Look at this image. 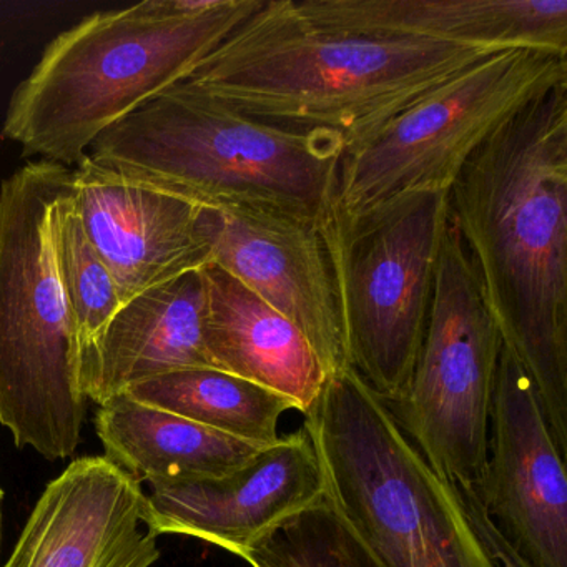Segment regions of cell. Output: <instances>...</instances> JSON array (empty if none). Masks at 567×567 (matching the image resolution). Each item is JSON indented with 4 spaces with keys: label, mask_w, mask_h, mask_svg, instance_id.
I'll return each instance as SVG.
<instances>
[{
    "label": "cell",
    "mask_w": 567,
    "mask_h": 567,
    "mask_svg": "<svg viewBox=\"0 0 567 567\" xmlns=\"http://www.w3.org/2000/svg\"><path fill=\"white\" fill-rule=\"evenodd\" d=\"M504 347L567 457V81L501 124L447 192Z\"/></svg>",
    "instance_id": "1"
},
{
    "label": "cell",
    "mask_w": 567,
    "mask_h": 567,
    "mask_svg": "<svg viewBox=\"0 0 567 567\" xmlns=\"http://www.w3.org/2000/svg\"><path fill=\"white\" fill-rule=\"evenodd\" d=\"M496 52L330 31L301 18L293 0H261L184 82L248 117L333 132L350 151L421 95Z\"/></svg>",
    "instance_id": "2"
},
{
    "label": "cell",
    "mask_w": 567,
    "mask_h": 567,
    "mask_svg": "<svg viewBox=\"0 0 567 567\" xmlns=\"http://www.w3.org/2000/svg\"><path fill=\"white\" fill-rule=\"evenodd\" d=\"M261 0H144L52 39L16 87L2 137L75 167L109 128L190 78Z\"/></svg>",
    "instance_id": "3"
},
{
    "label": "cell",
    "mask_w": 567,
    "mask_h": 567,
    "mask_svg": "<svg viewBox=\"0 0 567 567\" xmlns=\"http://www.w3.org/2000/svg\"><path fill=\"white\" fill-rule=\"evenodd\" d=\"M344 152L333 132L268 124L182 82L105 131L87 155L202 207H265L323 220Z\"/></svg>",
    "instance_id": "4"
},
{
    "label": "cell",
    "mask_w": 567,
    "mask_h": 567,
    "mask_svg": "<svg viewBox=\"0 0 567 567\" xmlns=\"http://www.w3.org/2000/svg\"><path fill=\"white\" fill-rule=\"evenodd\" d=\"M303 430L328 503L378 566L497 567L457 487L434 473L353 368L327 378Z\"/></svg>",
    "instance_id": "5"
},
{
    "label": "cell",
    "mask_w": 567,
    "mask_h": 567,
    "mask_svg": "<svg viewBox=\"0 0 567 567\" xmlns=\"http://www.w3.org/2000/svg\"><path fill=\"white\" fill-rule=\"evenodd\" d=\"M71 181L72 168L38 161L0 185V424L49 461L78 451L89 408L52 244Z\"/></svg>",
    "instance_id": "6"
},
{
    "label": "cell",
    "mask_w": 567,
    "mask_h": 567,
    "mask_svg": "<svg viewBox=\"0 0 567 567\" xmlns=\"http://www.w3.org/2000/svg\"><path fill=\"white\" fill-rule=\"evenodd\" d=\"M447 194L403 195L321 221L348 363L386 404L406 393L433 300Z\"/></svg>",
    "instance_id": "7"
},
{
    "label": "cell",
    "mask_w": 567,
    "mask_h": 567,
    "mask_svg": "<svg viewBox=\"0 0 567 567\" xmlns=\"http://www.w3.org/2000/svg\"><path fill=\"white\" fill-rule=\"evenodd\" d=\"M566 81L567 55L539 49H507L463 69L344 152L334 212L354 218L403 195L447 194L501 124Z\"/></svg>",
    "instance_id": "8"
},
{
    "label": "cell",
    "mask_w": 567,
    "mask_h": 567,
    "mask_svg": "<svg viewBox=\"0 0 567 567\" xmlns=\"http://www.w3.org/2000/svg\"><path fill=\"white\" fill-rule=\"evenodd\" d=\"M503 337L476 268L447 224L423 343L406 393L388 404L434 473L474 489L487 456Z\"/></svg>",
    "instance_id": "9"
},
{
    "label": "cell",
    "mask_w": 567,
    "mask_h": 567,
    "mask_svg": "<svg viewBox=\"0 0 567 567\" xmlns=\"http://www.w3.org/2000/svg\"><path fill=\"white\" fill-rule=\"evenodd\" d=\"M474 496L530 567H567L566 457L529 374L506 347L497 367L483 474Z\"/></svg>",
    "instance_id": "10"
},
{
    "label": "cell",
    "mask_w": 567,
    "mask_h": 567,
    "mask_svg": "<svg viewBox=\"0 0 567 567\" xmlns=\"http://www.w3.org/2000/svg\"><path fill=\"white\" fill-rule=\"evenodd\" d=\"M321 221L265 207H202L217 265L307 337L328 377L350 367Z\"/></svg>",
    "instance_id": "11"
},
{
    "label": "cell",
    "mask_w": 567,
    "mask_h": 567,
    "mask_svg": "<svg viewBox=\"0 0 567 567\" xmlns=\"http://www.w3.org/2000/svg\"><path fill=\"white\" fill-rule=\"evenodd\" d=\"M324 493L317 451L300 430L227 476L154 484L145 494L142 520L154 536L195 537L244 559L255 544L320 503Z\"/></svg>",
    "instance_id": "12"
},
{
    "label": "cell",
    "mask_w": 567,
    "mask_h": 567,
    "mask_svg": "<svg viewBox=\"0 0 567 567\" xmlns=\"http://www.w3.org/2000/svg\"><path fill=\"white\" fill-rule=\"evenodd\" d=\"M142 484L105 456L72 461L39 497L2 567H152Z\"/></svg>",
    "instance_id": "13"
},
{
    "label": "cell",
    "mask_w": 567,
    "mask_h": 567,
    "mask_svg": "<svg viewBox=\"0 0 567 567\" xmlns=\"http://www.w3.org/2000/svg\"><path fill=\"white\" fill-rule=\"evenodd\" d=\"M82 224L124 303L210 264L202 205L132 181L89 155L72 168Z\"/></svg>",
    "instance_id": "14"
},
{
    "label": "cell",
    "mask_w": 567,
    "mask_h": 567,
    "mask_svg": "<svg viewBox=\"0 0 567 567\" xmlns=\"http://www.w3.org/2000/svg\"><path fill=\"white\" fill-rule=\"evenodd\" d=\"M318 28L567 55V0H293Z\"/></svg>",
    "instance_id": "15"
},
{
    "label": "cell",
    "mask_w": 567,
    "mask_h": 567,
    "mask_svg": "<svg viewBox=\"0 0 567 567\" xmlns=\"http://www.w3.org/2000/svg\"><path fill=\"white\" fill-rule=\"evenodd\" d=\"M205 287L190 271L124 305L92 343L81 348V384L97 406L128 388L172 371L210 368L205 354Z\"/></svg>",
    "instance_id": "16"
},
{
    "label": "cell",
    "mask_w": 567,
    "mask_h": 567,
    "mask_svg": "<svg viewBox=\"0 0 567 567\" xmlns=\"http://www.w3.org/2000/svg\"><path fill=\"white\" fill-rule=\"evenodd\" d=\"M200 271L205 287L202 334L210 368L281 394L307 414L328 378L310 341L217 265H205Z\"/></svg>",
    "instance_id": "17"
},
{
    "label": "cell",
    "mask_w": 567,
    "mask_h": 567,
    "mask_svg": "<svg viewBox=\"0 0 567 567\" xmlns=\"http://www.w3.org/2000/svg\"><path fill=\"white\" fill-rule=\"evenodd\" d=\"M95 427L105 457L148 486L227 476L264 450L127 394L99 406Z\"/></svg>",
    "instance_id": "18"
},
{
    "label": "cell",
    "mask_w": 567,
    "mask_h": 567,
    "mask_svg": "<svg viewBox=\"0 0 567 567\" xmlns=\"http://www.w3.org/2000/svg\"><path fill=\"white\" fill-rule=\"evenodd\" d=\"M124 394L261 447L280 440L281 416L297 411L288 398L215 368L172 371Z\"/></svg>",
    "instance_id": "19"
},
{
    "label": "cell",
    "mask_w": 567,
    "mask_h": 567,
    "mask_svg": "<svg viewBox=\"0 0 567 567\" xmlns=\"http://www.w3.org/2000/svg\"><path fill=\"white\" fill-rule=\"evenodd\" d=\"M52 244L59 280L82 348L101 334L125 303L85 231L72 181L55 204Z\"/></svg>",
    "instance_id": "20"
},
{
    "label": "cell",
    "mask_w": 567,
    "mask_h": 567,
    "mask_svg": "<svg viewBox=\"0 0 567 567\" xmlns=\"http://www.w3.org/2000/svg\"><path fill=\"white\" fill-rule=\"evenodd\" d=\"M260 567H380L367 547L331 511L307 517L265 554Z\"/></svg>",
    "instance_id": "21"
},
{
    "label": "cell",
    "mask_w": 567,
    "mask_h": 567,
    "mask_svg": "<svg viewBox=\"0 0 567 567\" xmlns=\"http://www.w3.org/2000/svg\"><path fill=\"white\" fill-rule=\"evenodd\" d=\"M464 504H466L467 514H470L471 523L476 527L477 534L483 539L484 546L489 550L493 559L496 560L497 567H530L517 550L504 539L503 534L496 529L491 523L487 514L484 513L477 497L473 491H461Z\"/></svg>",
    "instance_id": "22"
},
{
    "label": "cell",
    "mask_w": 567,
    "mask_h": 567,
    "mask_svg": "<svg viewBox=\"0 0 567 567\" xmlns=\"http://www.w3.org/2000/svg\"><path fill=\"white\" fill-rule=\"evenodd\" d=\"M2 499H4V491L0 487V506H2ZM0 527H2V511H0Z\"/></svg>",
    "instance_id": "23"
}]
</instances>
